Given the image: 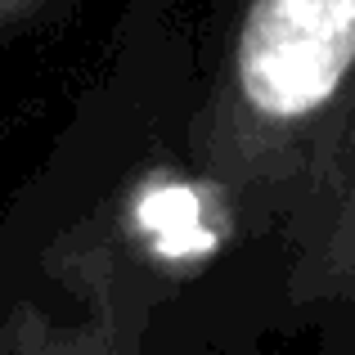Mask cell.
Segmentation results:
<instances>
[{
  "label": "cell",
  "mask_w": 355,
  "mask_h": 355,
  "mask_svg": "<svg viewBox=\"0 0 355 355\" xmlns=\"http://www.w3.org/2000/svg\"><path fill=\"white\" fill-rule=\"evenodd\" d=\"M355 68V0H252L234 45L243 104L270 126L315 117Z\"/></svg>",
  "instance_id": "1"
}]
</instances>
